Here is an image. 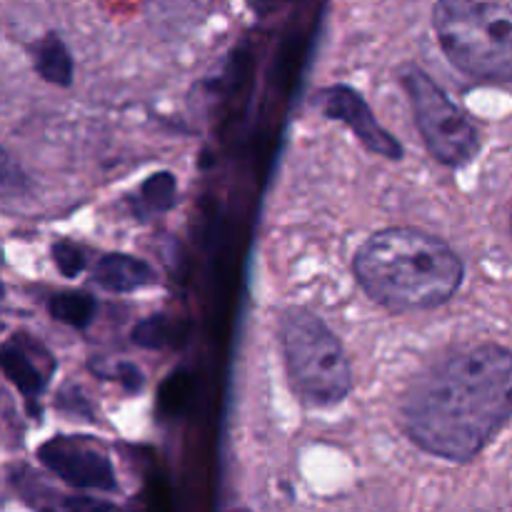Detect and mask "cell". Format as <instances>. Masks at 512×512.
Returning <instances> with one entry per match:
<instances>
[{"instance_id":"obj_1","label":"cell","mask_w":512,"mask_h":512,"mask_svg":"<svg viewBox=\"0 0 512 512\" xmlns=\"http://www.w3.org/2000/svg\"><path fill=\"white\" fill-rule=\"evenodd\" d=\"M512 420V350L478 345L443 360L410 388L403 425L425 453L473 460Z\"/></svg>"},{"instance_id":"obj_2","label":"cell","mask_w":512,"mask_h":512,"mask_svg":"<svg viewBox=\"0 0 512 512\" xmlns=\"http://www.w3.org/2000/svg\"><path fill=\"white\" fill-rule=\"evenodd\" d=\"M355 278L375 303L395 313L448 303L463 283V260L448 243L415 228L370 235L355 255Z\"/></svg>"},{"instance_id":"obj_3","label":"cell","mask_w":512,"mask_h":512,"mask_svg":"<svg viewBox=\"0 0 512 512\" xmlns=\"http://www.w3.org/2000/svg\"><path fill=\"white\" fill-rule=\"evenodd\" d=\"M433 25L450 63L478 80H512V10L485 0H438Z\"/></svg>"},{"instance_id":"obj_4","label":"cell","mask_w":512,"mask_h":512,"mask_svg":"<svg viewBox=\"0 0 512 512\" xmlns=\"http://www.w3.org/2000/svg\"><path fill=\"white\" fill-rule=\"evenodd\" d=\"M280 345L290 383L310 408H333L353 388V370L338 335L323 318L303 308L285 310L280 318Z\"/></svg>"},{"instance_id":"obj_5","label":"cell","mask_w":512,"mask_h":512,"mask_svg":"<svg viewBox=\"0 0 512 512\" xmlns=\"http://www.w3.org/2000/svg\"><path fill=\"white\" fill-rule=\"evenodd\" d=\"M403 88L413 105L415 123L430 153L445 165H465L478 153V130L468 115L445 95L428 73L410 65L403 70Z\"/></svg>"},{"instance_id":"obj_6","label":"cell","mask_w":512,"mask_h":512,"mask_svg":"<svg viewBox=\"0 0 512 512\" xmlns=\"http://www.w3.org/2000/svg\"><path fill=\"white\" fill-rule=\"evenodd\" d=\"M40 460L53 470L60 480L80 490H105L113 493L118 488L115 470L110 460L85 438H53L38 450Z\"/></svg>"},{"instance_id":"obj_7","label":"cell","mask_w":512,"mask_h":512,"mask_svg":"<svg viewBox=\"0 0 512 512\" xmlns=\"http://www.w3.org/2000/svg\"><path fill=\"white\" fill-rule=\"evenodd\" d=\"M313 103L315 108H320L323 115L348 125L368 150L393 160L403 158V148H400L398 140L388 130L380 128V123L373 118L363 95L355 93L353 88H348V85H333V88L320 90Z\"/></svg>"},{"instance_id":"obj_8","label":"cell","mask_w":512,"mask_h":512,"mask_svg":"<svg viewBox=\"0 0 512 512\" xmlns=\"http://www.w3.org/2000/svg\"><path fill=\"white\" fill-rule=\"evenodd\" d=\"M95 280L110 293H133L155 283V270L133 255L110 253L95 265Z\"/></svg>"},{"instance_id":"obj_9","label":"cell","mask_w":512,"mask_h":512,"mask_svg":"<svg viewBox=\"0 0 512 512\" xmlns=\"http://www.w3.org/2000/svg\"><path fill=\"white\" fill-rule=\"evenodd\" d=\"M0 370L8 375L10 383L28 398H35L45 388V373L33 363V355L18 343H8L0 348Z\"/></svg>"},{"instance_id":"obj_10","label":"cell","mask_w":512,"mask_h":512,"mask_svg":"<svg viewBox=\"0 0 512 512\" xmlns=\"http://www.w3.org/2000/svg\"><path fill=\"white\" fill-rule=\"evenodd\" d=\"M35 70L40 78L55 85H70L73 83V58H70L68 48L58 35H45L38 45H35Z\"/></svg>"},{"instance_id":"obj_11","label":"cell","mask_w":512,"mask_h":512,"mask_svg":"<svg viewBox=\"0 0 512 512\" xmlns=\"http://www.w3.org/2000/svg\"><path fill=\"white\" fill-rule=\"evenodd\" d=\"M50 315L73 328H85L95 315V300L85 293H58L50 298Z\"/></svg>"},{"instance_id":"obj_12","label":"cell","mask_w":512,"mask_h":512,"mask_svg":"<svg viewBox=\"0 0 512 512\" xmlns=\"http://www.w3.org/2000/svg\"><path fill=\"white\" fill-rule=\"evenodd\" d=\"M175 178L170 173H158L150 175L148 180L140 188V203L150 210V213H160V210H168L175 203Z\"/></svg>"},{"instance_id":"obj_13","label":"cell","mask_w":512,"mask_h":512,"mask_svg":"<svg viewBox=\"0 0 512 512\" xmlns=\"http://www.w3.org/2000/svg\"><path fill=\"white\" fill-rule=\"evenodd\" d=\"M53 260L55 265H58L60 273L68 275V278H75V275L85 268L83 253H80L73 243H55Z\"/></svg>"},{"instance_id":"obj_14","label":"cell","mask_w":512,"mask_h":512,"mask_svg":"<svg viewBox=\"0 0 512 512\" xmlns=\"http://www.w3.org/2000/svg\"><path fill=\"white\" fill-rule=\"evenodd\" d=\"M25 185V175L18 165L10 160V155L0 148V188L3 190H18Z\"/></svg>"},{"instance_id":"obj_15","label":"cell","mask_w":512,"mask_h":512,"mask_svg":"<svg viewBox=\"0 0 512 512\" xmlns=\"http://www.w3.org/2000/svg\"><path fill=\"white\" fill-rule=\"evenodd\" d=\"M68 512H113V508L105 503H95L88 498H75L68 500Z\"/></svg>"},{"instance_id":"obj_16","label":"cell","mask_w":512,"mask_h":512,"mask_svg":"<svg viewBox=\"0 0 512 512\" xmlns=\"http://www.w3.org/2000/svg\"><path fill=\"white\" fill-rule=\"evenodd\" d=\"M0 295H3V285H0Z\"/></svg>"},{"instance_id":"obj_17","label":"cell","mask_w":512,"mask_h":512,"mask_svg":"<svg viewBox=\"0 0 512 512\" xmlns=\"http://www.w3.org/2000/svg\"><path fill=\"white\" fill-rule=\"evenodd\" d=\"M238 512H248V510H238Z\"/></svg>"}]
</instances>
